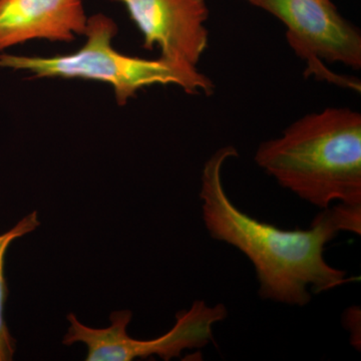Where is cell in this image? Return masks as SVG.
Here are the masks:
<instances>
[{"label":"cell","instance_id":"8992f818","mask_svg":"<svg viewBox=\"0 0 361 361\" xmlns=\"http://www.w3.org/2000/svg\"><path fill=\"white\" fill-rule=\"evenodd\" d=\"M125 6L144 37V49H161V58L198 66L208 49L206 0H115Z\"/></svg>","mask_w":361,"mask_h":361},{"label":"cell","instance_id":"6da1fadb","mask_svg":"<svg viewBox=\"0 0 361 361\" xmlns=\"http://www.w3.org/2000/svg\"><path fill=\"white\" fill-rule=\"evenodd\" d=\"M238 157L233 146L218 149L202 172L200 199L207 231L251 261L265 300L302 307L315 294L350 281L345 271L324 258L325 245L339 233L361 234V204H336L323 209L306 230H284L239 210L226 193L222 170Z\"/></svg>","mask_w":361,"mask_h":361},{"label":"cell","instance_id":"7a4b0ae2","mask_svg":"<svg viewBox=\"0 0 361 361\" xmlns=\"http://www.w3.org/2000/svg\"><path fill=\"white\" fill-rule=\"evenodd\" d=\"M255 163L302 200L320 209L361 204V115L349 108L302 116L263 142Z\"/></svg>","mask_w":361,"mask_h":361},{"label":"cell","instance_id":"9c48e42d","mask_svg":"<svg viewBox=\"0 0 361 361\" xmlns=\"http://www.w3.org/2000/svg\"><path fill=\"white\" fill-rule=\"evenodd\" d=\"M344 326L348 329L349 334H351L350 341L356 348L360 349V338H358L360 334H357V322L360 320V308H349L346 315L343 318Z\"/></svg>","mask_w":361,"mask_h":361},{"label":"cell","instance_id":"52a82bcc","mask_svg":"<svg viewBox=\"0 0 361 361\" xmlns=\"http://www.w3.org/2000/svg\"><path fill=\"white\" fill-rule=\"evenodd\" d=\"M87 21L84 0H0V52L33 39L70 44Z\"/></svg>","mask_w":361,"mask_h":361},{"label":"cell","instance_id":"277c9868","mask_svg":"<svg viewBox=\"0 0 361 361\" xmlns=\"http://www.w3.org/2000/svg\"><path fill=\"white\" fill-rule=\"evenodd\" d=\"M281 21L289 47L306 63V77L360 92V80L334 73L326 63L360 70L361 33L331 0H243Z\"/></svg>","mask_w":361,"mask_h":361},{"label":"cell","instance_id":"3957f363","mask_svg":"<svg viewBox=\"0 0 361 361\" xmlns=\"http://www.w3.org/2000/svg\"><path fill=\"white\" fill-rule=\"evenodd\" d=\"M118 32L115 21L104 14L87 18V42L78 51L66 56H13L0 54V68L26 71L35 78H84L110 85L116 103L125 106L139 90L155 85H174L188 94L212 96L215 85L197 66L167 59L126 56L114 49Z\"/></svg>","mask_w":361,"mask_h":361},{"label":"cell","instance_id":"ba28073f","mask_svg":"<svg viewBox=\"0 0 361 361\" xmlns=\"http://www.w3.org/2000/svg\"><path fill=\"white\" fill-rule=\"evenodd\" d=\"M39 224V215L35 211L21 219L13 229L0 235V361L13 360L16 353V339L11 336L4 319V305L8 295L4 276V259L6 251L14 240L35 231Z\"/></svg>","mask_w":361,"mask_h":361},{"label":"cell","instance_id":"5b68a950","mask_svg":"<svg viewBox=\"0 0 361 361\" xmlns=\"http://www.w3.org/2000/svg\"><path fill=\"white\" fill-rule=\"evenodd\" d=\"M130 310L114 311L111 325L104 329H92L78 322L77 316L68 314L71 326L63 343L71 345L82 342L87 346V361H132L158 355L168 361L180 357L186 349L202 348L213 339V326L228 316L223 304L208 305L196 300L190 310L179 311L176 324L170 331L151 341H137L127 332L132 320Z\"/></svg>","mask_w":361,"mask_h":361}]
</instances>
